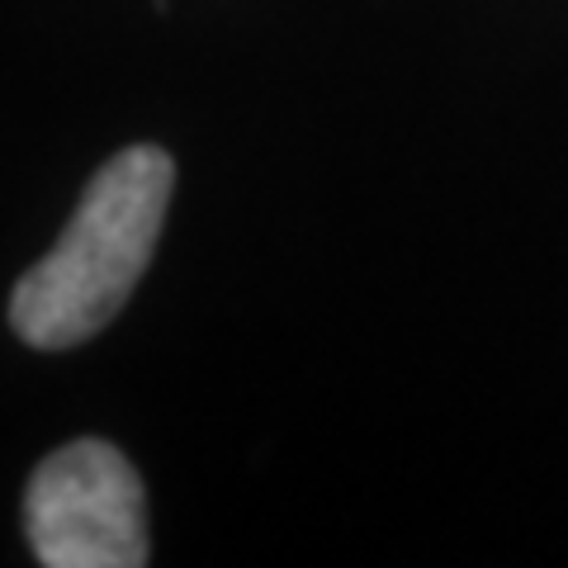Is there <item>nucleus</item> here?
<instances>
[{"label": "nucleus", "mask_w": 568, "mask_h": 568, "mask_svg": "<svg viewBox=\"0 0 568 568\" xmlns=\"http://www.w3.org/2000/svg\"><path fill=\"white\" fill-rule=\"evenodd\" d=\"M171 190V152L152 142L114 152L91 175L58 246L14 284V336L33 351H71L110 327L156 252Z\"/></svg>", "instance_id": "obj_1"}, {"label": "nucleus", "mask_w": 568, "mask_h": 568, "mask_svg": "<svg viewBox=\"0 0 568 568\" xmlns=\"http://www.w3.org/2000/svg\"><path fill=\"white\" fill-rule=\"evenodd\" d=\"M24 530L48 568H142L148 511L142 478L110 440H71L29 478Z\"/></svg>", "instance_id": "obj_2"}]
</instances>
